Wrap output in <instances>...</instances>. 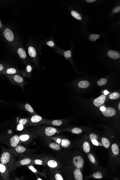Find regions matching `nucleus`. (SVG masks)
<instances>
[{
  "label": "nucleus",
  "instance_id": "obj_50",
  "mask_svg": "<svg viewBox=\"0 0 120 180\" xmlns=\"http://www.w3.org/2000/svg\"><path fill=\"white\" fill-rule=\"evenodd\" d=\"M118 108L119 110H120V102H119V103L118 105Z\"/></svg>",
  "mask_w": 120,
  "mask_h": 180
},
{
  "label": "nucleus",
  "instance_id": "obj_41",
  "mask_svg": "<svg viewBox=\"0 0 120 180\" xmlns=\"http://www.w3.org/2000/svg\"><path fill=\"white\" fill-rule=\"evenodd\" d=\"M120 6H116L115 8H114L112 10V13H116L120 12Z\"/></svg>",
  "mask_w": 120,
  "mask_h": 180
},
{
  "label": "nucleus",
  "instance_id": "obj_36",
  "mask_svg": "<svg viewBox=\"0 0 120 180\" xmlns=\"http://www.w3.org/2000/svg\"><path fill=\"white\" fill-rule=\"evenodd\" d=\"M71 132L75 134H79L82 133V130L81 128H79L75 127L72 129Z\"/></svg>",
  "mask_w": 120,
  "mask_h": 180
},
{
  "label": "nucleus",
  "instance_id": "obj_48",
  "mask_svg": "<svg viewBox=\"0 0 120 180\" xmlns=\"http://www.w3.org/2000/svg\"><path fill=\"white\" fill-rule=\"evenodd\" d=\"M56 142H57V143L58 144H60L61 143V139H59V138H58V139H57V140H56Z\"/></svg>",
  "mask_w": 120,
  "mask_h": 180
},
{
  "label": "nucleus",
  "instance_id": "obj_43",
  "mask_svg": "<svg viewBox=\"0 0 120 180\" xmlns=\"http://www.w3.org/2000/svg\"><path fill=\"white\" fill-rule=\"evenodd\" d=\"M46 44L50 47H53L55 45V43L52 41H50L47 42Z\"/></svg>",
  "mask_w": 120,
  "mask_h": 180
},
{
  "label": "nucleus",
  "instance_id": "obj_23",
  "mask_svg": "<svg viewBox=\"0 0 120 180\" xmlns=\"http://www.w3.org/2000/svg\"><path fill=\"white\" fill-rule=\"evenodd\" d=\"M78 86L80 88L85 89L89 87V83L86 81H82L78 82Z\"/></svg>",
  "mask_w": 120,
  "mask_h": 180
},
{
  "label": "nucleus",
  "instance_id": "obj_25",
  "mask_svg": "<svg viewBox=\"0 0 120 180\" xmlns=\"http://www.w3.org/2000/svg\"><path fill=\"white\" fill-rule=\"evenodd\" d=\"M49 146L51 149L56 151H59L61 150V147L58 144L55 143H50L49 144Z\"/></svg>",
  "mask_w": 120,
  "mask_h": 180
},
{
  "label": "nucleus",
  "instance_id": "obj_7",
  "mask_svg": "<svg viewBox=\"0 0 120 180\" xmlns=\"http://www.w3.org/2000/svg\"><path fill=\"white\" fill-rule=\"evenodd\" d=\"M12 82L14 83L19 86L24 91V86L25 85V81L23 77L19 74H15L11 78Z\"/></svg>",
  "mask_w": 120,
  "mask_h": 180
},
{
  "label": "nucleus",
  "instance_id": "obj_38",
  "mask_svg": "<svg viewBox=\"0 0 120 180\" xmlns=\"http://www.w3.org/2000/svg\"><path fill=\"white\" fill-rule=\"evenodd\" d=\"M88 157H89V160L92 163L95 164V157H94L93 154H91V153L89 154Z\"/></svg>",
  "mask_w": 120,
  "mask_h": 180
},
{
  "label": "nucleus",
  "instance_id": "obj_30",
  "mask_svg": "<svg viewBox=\"0 0 120 180\" xmlns=\"http://www.w3.org/2000/svg\"><path fill=\"white\" fill-rule=\"evenodd\" d=\"M120 96V95L119 93L114 92L109 95V98L111 100H116L119 98Z\"/></svg>",
  "mask_w": 120,
  "mask_h": 180
},
{
  "label": "nucleus",
  "instance_id": "obj_5",
  "mask_svg": "<svg viewBox=\"0 0 120 180\" xmlns=\"http://www.w3.org/2000/svg\"><path fill=\"white\" fill-rule=\"evenodd\" d=\"M29 164L34 165L32 158L30 156L24 157L19 161H16L14 166V169L20 166H26Z\"/></svg>",
  "mask_w": 120,
  "mask_h": 180
},
{
  "label": "nucleus",
  "instance_id": "obj_18",
  "mask_svg": "<svg viewBox=\"0 0 120 180\" xmlns=\"http://www.w3.org/2000/svg\"><path fill=\"white\" fill-rule=\"evenodd\" d=\"M107 55L109 57L113 59H119L120 57L119 52L113 50H109L107 53Z\"/></svg>",
  "mask_w": 120,
  "mask_h": 180
},
{
  "label": "nucleus",
  "instance_id": "obj_42",
  "mask_svg": "<svg viewBox=\"0 0 120 180\" xmlns=\"http://www.w3.org/2000/svg\"><path fill=\"white\" fill-rule=\"evenodd\" d=\"M25 127L20 124L19 123L17 125L16 129L18 131H22L25 128Z\"/></svg>",
  "mask_w": 120,
  "mask_h": 180
},
{
  "label": "nucleus",
  "instance_id": "obj_15",
  "mask_svg": "<svg viewBox=\"0 0 120 180\" xmlns=\"http://www.w3.org/2000/svg\"><path fill=\"white\" fill-rule=\"evenodd\" d=\"M5 38L8 41H12L14 39V35L11 30L8 28L5 29L4 31Z\"/></svg>",
  "mask_w": 120,
  "mask_h": 180
},
{
  "label": "nucleus",
  "instance_id": "obj_6",
  "mask_svg": "<svg viewBox=\"0 0 120 180\" xmlns=\"http://www.w3.org/2000/svg\"><path fill=\"white\" fill-rule=\"evenodd\" d=\"M20 142L29 143L35 136L30 131H25L19 135Z\"/></svg>",
  "mask_w": 120,
  "mask_h": 180
},
{
  "label": "nucleus",
  "instance_id": "obj_24",
  "mask_svg": "<svg viewBox=\"0 0 120 180\" xmlns=\"http://www.w3.org/2000/svg\"><path fill=\"white\" fill-rule=\"evenodd\" d=\"M112 153L116 155H118L119 153V148L116 144H114L112 145Z\"/></svg>",
  "mask_w": 120,
  "mask_h": 180
},
{
  "label": "nucleus",
  "instance_id": "obj_31",
  "mask_svg": "<svg viewBox=\"0 0 120 180\" xmlns=\"http://www.w3.org/2000/svg\"><path fill=\"white\" fill-rule=\"evenodd\" d=\"M70 141L67 139H63L61 141V146L63 148H67L70 145Z\"/></svg>",
  "mask_w": 120,
  "mask_h": 180
},
{
  "label": "nucleus",
  "instance_id": "obj_34",
  "mask_svg": "<svg viewBox=\"0 0 120 180\" xmlns=\"http://www.w3.org/2000/svg\"><path fill=\"white\" fill-rule=\"evenodd\" d=\"M107 82V80L105 78L100 79L97 82V84L98 86H103L105 85Z\"/></svg>",
  "mask_w": 120,
  "mask_h": 180
},
{
  "label": "nucleus",
  "instance_id": "obj_17",
  "mask_svg": "<svg viewBox=\"0 0 120 180\" xmlns=\"http://www.w3.org/2000/svg\"><path fill=\"white\" fill-rule=\"evenodd\" d=\"M28 53L30 57L36 63V60L37 57V51L36 49L32 46H29L28 48Z\"/></svg>",
  "mask_w": 120,
  "mask_h": 180
},
{
  "label": "nucleus",
  "instance_id": "obj_37",
  "mask_svg": "<svg viewBox=\"0 0 120 180\" xmlns=\"http://www.w3.org/2000/svg\"><path fill=\"white\" fill-rule=\"evenodd\" d=\"M63 55L66 59H68L72 56V52L70 50L66 51L64 52Z\"/></svg>",
  "mask_w": 120,
  "mask_h": 180
},
{
  "label": "nucleus",
  "instance_id": "obj_47",
  "mask_svg": "<svg viewBox=\"0 0 120 180\" xmlns=\"http://www.w3.org/2000/svg\"><path fill=\"white\" fill-rule=\"evenodd\" d=\"M96 1H97V0H86V2L88 3H90L94 2H96Z\"/></svg>",
  "mask_w": 120,
  "mask_h": 180
},
{
  "label": "nucleus",
  "instance_id": "obj_19",
  "mask_svg": "<svg viewBox=\"0 0 120 180\" xmlns=\"http://www.w3.org/2000/svg\"><path fill=\"white\" fill-rule=\"evenodd\" d=\"M63 121L61 120H47L45 124L53 126H60L63 125Z\"/></svg>",
  "mask_w": 120,
  "mask_h": 180
},
{
  "label": "nucleus",
  "instance_id": "obj_29",
  "mask_svg": "<svg viewBox=\"0 0 120 180\" xmlns=\"http://www.w3.org/2000/svg\"><path fill=\"white\" fill-rule=\"evenodd\" d=\"M19 123L22 125L26 127L27 126H29L28 123V117L26 118H22L19 121Z\"/></svg>",
  "mask_w": 120,
  "mask_h": 180
},
{
  "label": "nucleus",
  "instance_id": "obj_14",
  "mask_svg": "<svg viewBox=\"0 0 120 180\" xmlns=\"http://www.w3.org/2000/svg\"><path fill=\"white\" fill-rule=\"evenodd\" d=\"M106 99L105 95H101L99 97L95 98L93 102V104L96 107H100L105 102Z\"/></svg>",
  "mask_w": 120,
  "mask_h": 180
},
{
  "label": "nucleus",
  "instance_id": "obj_1",
  "mask_svg": "<svg viewBox=\"0 0 120 180\" xmlns=\"http://www.w3.org/2000/svg\"><path fill=\"white\" fill-rule=\"evenodd\" d=\"M16 162L15 156L7 150L2 148V153L0 157V163L5 165L9 172L14 170V166Z\"/></svg>",
  "mask_w": 120,
  "mask_h": 180
},
{
  "label": "nucleus",
  "instance_id": "obj_11",
  "mask_svg": "<svg viewBox=\"0 0 120 180\" xmlns=\"http://www.w3.org/2000/svg\"><path fill=\"white\" fill-rule=\"evenodd\" d=\"M20 141L19 140V135H15L9 139V144L12 148L15 147L20 144Z\"/></svg>",
  "mask_w": 120,
  "mask_h": 180
},
{
  "label": "nucleus",
  "instance_id": "obj_2",
  "mask_svg": "<svg viewBox=\"0 0 120 180\" xmlns=\"http://www.w3.org/2000/svg\"><path fill=\"white\" fill-rule=\"evenodd\" d=\"M30 131L34 134L36 135H40V134H44L46 136L51 137L54 135L57 132V128L51 127H46L41 128V127L31 128Z\"/></svg>",
  "mask_w": 120,
  "mask_h": 180
},
{
  "label": "nucleus",
  "instance_id": "obj_40",
  "mask_svg": "<svg viewBox=\"0 0 120 180\" xmlns=\"http://www.w3.org/2000/svg\"><path fill=\"white\" fill-rule=\"evenodd\" d=\"M89 138L91 140H97L98 139V137L97 134L94 133H91L89 135Z\"/></svg>",
  "mask_w": 120,
  "mask_h": 180
},
{
  "label": "nucleus",
  "instance_id": "obj_45",
  "mask_svg": "<svg viewBox=\"0 0 120 180\" xmlns=\"http://www.w3.org/2000/svg\"><path fill=\"white\" fill-rule=\"evenodd\" d=\"M106 108L104 106H101L100 108V110L101 111H104L105 110Z\"/></svg>",
  "mask_w": 120,
  "mask_h": 180
},
{
  "label": "nucleus",
  "instance_id": "obj_46",
  "mask_svg": "<svg viewBox=\"0 0 120 180\" xmlns=\"http://www.w3.org/2000/svg\"><path fill=\"white\" fill-rule=\"evenodd\" d=\"M4 68V66H3V65L1 64H0V72L3 70Z\"/></svg>",
  "mask_w": 120,
  "mask_h": 180
},
{
  "label": "nucleus",
  "instance_id": "obj_44",
  "mask_svg": "<svg viewBox=\"0 0 120 180\" xmlns=\"http://www.w3.org/2000/svg\"><path fill=\"white\" fill-rule=\"evenodd\" d=\"M91 141H92L93 144L94 145H96V146L99 145V142L97 140H92Z\"/></svg>",
  "mask_w": 120,
  "mask_h": 180
},
{
  "label": "nucleus",
  "instance_id": "obj_16",
  "mask_svg": "<svg viewBox=\"0 0 120 180\" xmlns=\"http://www.w3.org/2000/svg\"><path fill=\"white\" fill-rule=\"evenodd\" d=\"M17 53L20 58L26 64L28 63L27 62V54L25 50L22 47H19L17 50Z\"/></svg>",
  "mask_w": 120,
  "mask_h": 180
},
{
  "label": "nucleus",
  "instance_id": "obj_3",
  "mask_svg": "<svg viewBox=\"0 0 120 180\" xmlns=\"http://www.w3.org/2000/svg\"><path fill=\"white\" fill-rule=\"evenodd\" d=\"M8 151L15 156L21 157V158L30 156L31 155L30 154V153L32 151L31 150L19 144L15 147L9 149Z\"/></svg>",
  "mask_w": 120,
  "mask_h": 180
},
{
  "label": "nucleus",
  "instance_id": "obj_13",
  "mask_svg": "<svg viewBox=\"0 0 120 180\" xmlns=\"http://www.w3.org/2000/svg\"><path fill=\"white\" fill-rule=\"evenodd\" d=\"M102 113L105 117H110L115 116L116 114V111L114 109L111 107L106 108L104 111H102Z\"/></svg>",
  "mask_w": 120,
  "mask_h": 180
},
{
  "label": "nucleus",
  "instance_id": "obj_32",
  "mask_svg": "<svg viewBox=\"0 0 120 180\" xmlns=\"http://www.w3.org/2000/svg\"><path fill=\"white\" fill-rule=\"evenodd\" d=\"M101 141L103 145L105 148H108L110 146V142L109 141L107 138L105 137L103 138H102Z\"/></svg>",
  "mask_w": 120,
  "mask_h": 180
},
{
  "label": "nucleus",
  "instance_id": "obj_21",
  "mask_svg": "<svg viewBox=\"0 0 120 180\" xmlns=\"http://www.w3.org/2000/svg\"><path fill=\"white\" fill-rule=\"evenodd\" d=\"M74 178L76 180H82L83 179L82 174L80 169H76L74 171Z\"/></svg>",
  "mask_w": 120,
  "mask_h": 180
},
{
  "label": "nucleus",
  "instance_id": "obj_12",
  "mask_svg": "<svg viewBox=\"0 0 120 180\" xmlns=\"http://www.w3.org/2000/svg\"><path fill=\"white\" fill-rule=\"evenodd\" d=\"M21 107L23 110L27 111L31 116L35 115L38 114L35 112V111L32 108V106L28 103H25L22 104L21 105Z\"/></svg>",
  "mask_w": 120,
  "mask_h": 180
},
{
  "label": "nucleus",
  "instance_id": "obj_27",
  "mask_svg": "<svg viewBox=\"0 0 120 180\" xmlns=\"http://www.w3.org/2000/svg\"><path fill=\"white\" fill-rule=\"evenodd\" d=\"M71 14L72 16H73L77 20H82V16L80 14L77 12L75 11H72Z\"/></svg>",
  "mask_w": 120,
  "mask_h": 180
},
{
  "label": "nucleus",
  "instance_id": "obj_20",
  "mask_svg": "<svg viewBox=\"0 0 120 180\" xmlns=\"http://www.w3.org/2000/svg\"><path fill=\"white\" fill-rule=\"evenodd\" d=\"M22 71L21 70L15 69V68H10L7 69L6 70H5V73L10 75H15L18 74L22 73Z\"/></svg>",
  "mask_w": 120,
  "mask_h": 180
},
{
  "label": "nucleus",
  "instance_id": "obj_28",
  "mask_svg": "<svg viewBox=\"0 0 120 180\" xmlns=\"http://www.w3.org/2000/svg\"><path fill=\"white\" fill-rule=\"evenodd\" d=\"M30 156L31 157L33 160V162L34 164H36L37 165H43L44 164V161L43 160L40 159H36L35 157H32L31 155Z\"/></svg>",
  "mask_w": 120,
  "mask_h": 180
},
{
  "label": "nucleus",
  "instance_id": "obj_52",
  "mask_svg": "<svg viewBox=\"0 0 120 180\" xmlns=\"http://www.w3.org/2000/svg\"><path fill=\"white\" fill-rule=\"evenodd\" d=\"M37 180H42V179H41L40 178H37Z\"/></svg>",
  "mask_w": 120,
  "mask_h": 180
},
{
  "label": "nucleus",
  "instance_id": "obj_8",
  "mask_svg": "<svg viewBox=\"0 0 120 180\" xmlns=\"http://www.w3.org/2000/svg\"><path fill=\"white\" fill-rule=\"evenodd\" d=\"M9 172L7 167L0 163V175L3 180H10Z\"/></svg>",
  "mask_w": 120,
  "mask_h": 180
},
{
  "label": "nucleus",
  "instance_id": "obj_51",
  "mask_svg": "<svg viewBox=\"0 0 120 180\" xmlns=\"http://www.w3.org/2000/svg\"><path fill=\"white\" fill-rule=\"evenodd\" d=\"M2 27V23H1V21H0V28Z\"/></svg>",
  "mask_w": 120,
  "mask_h": 180
},
{
  "label": "nucleus",
  "instance_id": "obj_39",
  "mask_svg": "<svg viewBox=\"0 0 120 180\" xmlns=\"http://www.w3.org/2000/svg\"><path fill=\"white\" fill-rule=\"evenodd\" d=\"M55 180H63V178L61 174L59 173H56L54 175Z\"/></svg>",
  "mask_w": 120,
  "mask_h": 180
},
{
  "label": "nucleus",
  "instance_id": "obj_9",
  "mask_svg": "<svg viewBox=\"0 0 120 180\" xmlns=\"http://www.w3.org/2000/svg\"><path fill=\"white\" fill-rule=\"evenodd\" d=\"M73 162L74 165L77 168L79 169L82 168L84 164V161L82 157L80 156L74 157L73 159Z\"/></svg>",
  "mask_w": 120,
  "mask_h": 180
},
{
  "label": "nucleus",
  "instance_id": "obj_4",
  "mask_svg": "<svg viewBox=\"0 0 120 180\" xmlns=\"http://www.w3.org/2000/svg\"><path fill=\"white\" fill-rule=\"evenodd\" d=\"M47 120L38 114L32 115L28 117L29 126L32 127L45 124Z\"/></svg>",
  "mask_w": 120,
  "mask_h": 180
},
{
  "label": "nucleus",
  "instance_id": "obj_49",
  "mask_svg": "<svg viewBox=\"0 0 120 180\" xmlns=\"http://www.w3.org/2000/svg\"><path fill=\"white\" fill-rule=\"evenodd\" d=\"M104 95H107V94H108L109 92H108V91H107V90H105V91H104Z\"/></svg>",
  "mask_w": 120,
  "mask_h": 180
},
{
  "label": "nucleus",
  "instance_id": "obj_22",
  "mask_svg": "<svg viewBox=\"0 0 120 180\" xmlns=\"http://www.w3.org/2000/svg\"><path fill=\"white\" fill-rule=\"evenodd\" d=\"M47 165L51 168H57L58 166V163L56 160L53 159H49L46 161Z\"/></svg>",
  "mask_w": 120,
  "mask_h": 180
},
{
  "label": "nucleus",
  "instance_id": "obj_33",
  "mask_svg": "<svg viewBox=\"0 0 120 180\" xmlns=\"http://www.w3.org/2000/svg\"><path fill=\"white\" fill-rule=\"evenodd\" d=\"M100 35L97 34H92L89 36V39L92 41H94L99 38Z\"/></svg>",
  "mask_w": 120,
  "mask_h": 180
},
{
  "label": "nucleus",
  "instance_id": "obj_35",
  "mask_svg": "<svg viewBox=\"0 0 120 180\" xmlns=\"http://www.w3.org/2000/svg\"><path fill=\"white\" fill-rule=\"evenodd\" d=\"M93 176L94 178L97 179H100L103 178L102 173L100 172H95L93 174Z\"/></svg>",
  "mask_w": 120,
  "mask_h": 180
},
{
  "label": "nucleus",
  "instance_id": "obj_10",
  "mask_svg": "<svg viewBox=\"0 0 120 180\" xmlns=\"http://www.w3.org/2000/svg\"><path fill=\"white\" fill-rule=\"evenodd\" d=\"M34 67L30 64H27L24 70L22 71V74L24 77L30 78L32 72Z\"/></svg>",
  "mask_w": 120,
  "mask_h": 180
},
{
  "label": "nucleus",
  "instance_id": "obj_26",
  "mask_svg": "<svg viewBox=\"0 0 120 180\" xmlns=\"http://www.w3.org/2000/svg\"><path fill=\"white\" fill-rule=\"evenodd\" d=\"M83 151L86 153H89L90 150V147L89 143L87 142H85L83 145Z\"/></svg>",
  "mask_w": 120,
  "mask_h": 180
}]
</instances>
